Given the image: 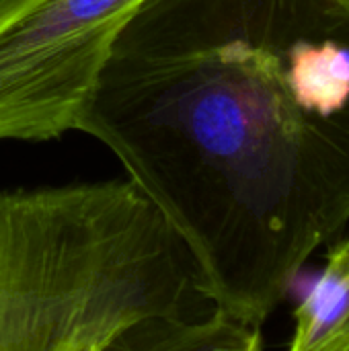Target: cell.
<instances>
[{
	"label": "cell",
	"instance_id": "cell-1",
	"mask_svg": "<svg viewBox=\"0 0 349 351\" xmlns=\"http://www.w3.org/2000/svg\"><path fill=\"white\" fill-rule=\"evenodd\" d=\"M261 329L349 222V0H142L78 130Z\"/></svg>",
	"mask_w": 349,
	"mask_h": 351
},
{
	"label": "cell",
	"instance_id": "cell-2",
	"mask_svg": "<svg viewBox=\"0 0 349 351\" xmlns=\"http://www.w3.org/2000/svg\"><path fill=\"white\" fill-rule=\"evenodd\" d=\"M128 179L0 189V351H255Z\"/></svg>",
	"mask_w": 349,
	"mask_h": 351
},
{
	"label": "cell",
	"instance_id": "cell-3",
	"mask_svg": "<svg viewBox=\"0 0 349 351\" xmlns=\"http://www.w3.org/2000/svg\"><path fill=\"white\" fill-rule=\"evenodd\" d=\"M142 0H0V142L78 130L111 45Z\"/></svg>",
	"mask_w": 349,
	"mask_h": 351
},
{
	"label": "cell",
	"instance_id": "cell-4",
	"mask_svg": "<svg viewBox=\"0 0 349 351\" xmlns=\"http://www.w3.org/2000/svg\"><path fill=\"white\" fill-rule=\"evenodd\" d=\"M292 351H349V237L335 243L311 292L294 311Z\"/></svg>",
	"mask_w": 349,
	"mask_h": 351
}]
</instances>
